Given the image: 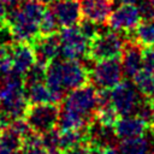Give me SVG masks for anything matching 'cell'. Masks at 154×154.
Returning <instances> with one entry per match:
<instances>
[{
    "label": "cell",
    "mask_w": 154,
    "mask_h": 154,
    "mask_svg": "<svg viewBox=\"0 0 154 154\" xmlns=\"http://www.w3.org/2000/svg\"><path fill=\"white\" fill-rule=\"evenodd\" d=\"M59 22L54 14V12L52 11V8L49 10H45L41 23H40V35H49V34H57L58 29H59Z\"/></svg>",
    "instance_id": "cell-25"
},
{
    "label": "cell",
    "mask_w": 154,
    "mask_h": 154,
    "mask_svg": "<svg viewBox=\"0 0 154 154\" xmlns=\"http://www.w3.org/2000/svg\"><path fill=\"white\" fill-rule=\"evenodd\" d=\"M89 154H102V148H100V147H95V146H90Z\"/></svg>",
    "instance_id": "cell-37"
},
{
    "label": "cell",
    "mask_w": 154,
    "mask_h": 154,
    "mask_svg": "<svg viewBox=\"0 0 154 154\" xmlns=\"http://www.w3.org/2000/svg\"><path fill=\"white\" fill-rule=\"evenodd\" d=\"M142 60H143V69L154 72V46L153 47H143Z\"/></svg>",
    "instance_id": "cell-29"
},
{
    "label": "cell",
    "mask_w": 154,
    "mask_h": 154,
    "mask_svg": "<svg viewBox=\"0 0 154 154\" xmlns=\"http://www.w3.org/2000/svg\"><path fill=\"white\" fill-rule=\"evenodd\" d=\"M60 107L75 112L91 122L95 118V113L97 111L96 88L91 83H89L87 85L71 90L63 100Z\"/></svg>",
    "instance_id": "cell-4"
},
{
    "label": "cell",
    "mask_w": 154,
    "mask_h": 154,
    "mask_svg": "<svg viewBox=\"0 0 154 154\" xmlns=\"http://www.w3.org/2000/svg\"><path fill=\"white\" fill-rule=\"evenodd\" d=\"M113 128L119 140L144 136L152 130L150 125L136 114L120 116Z\"/></svg>",
    "instance_id": "cell-12"
},
{
    "label": "cell",
    "mask_w": 154,
    "mask_h": 154,
    "mask_svg": "<svg viewBox=\"0 0 154 154\" xmlns=\"http://www.w3.org/2000/svg\"><path fill=\"white\" fill-rule=\"evenodd\" d=\"M60 71L63 84L67 91L90 83V69L79 60L63 58L60 60Z\"/></svg>",
    "instance_id": "cell-9"
},
{
    "label": "cell",
    "mask_w": 154,
    "mask_h": 154,
    "mask_svg": "<svg viewBox=\"0 0 154 154\" xmlns=\"http://www.w3.org/2000/svg\"><path fill=\"white\" fill-rule=\"evenodd\" d=\"M11 59H12V71L22 77L36 61L32 46L30 43H20V42L12 45Z\"/></svg>",
    "instance_id": "cell-16"
},
{
    "label": "cell",
    "mask_w": 154,
    "mask_h": 154,
    "mask_svg": "<svg viewBox=\"0 0 154 154\" xmlns=\"http://www.w3.org/2000/svg\"><path fill=\"white\" fill-rule=\"evenodd\" d=\"M120 58L94 61L90 69V83L96 89H112L123 81Z\"/></svg>",
    "instance_id": "cell-7"
},
{
    "label": "cell",
    "mask_w": 154,
    "mask_h": 154,
    "mask_svg": "<svg viewBox=\"0 0 154 154\" xmlns=\"http://www.w3.org/2000/svg\"><path fill=\"white\" fill-rule=\"evenodd\" d=\"M148 154H154V152H152V153H148Z\"/></svg>",
    "instance_id": "cell-40"
},
{
    "label": "cell",
    "mask_w": 154,
    "mask_h": 154,
    "mask_svg": "<svg viewBox=\"0 0 154 154\" xmlns=\"http://www.w3.org/2000/svg\"><path fill=\"white\" fill-rule=\"evenodd\" d=\"M119 118H120V114L116 111V108L112 105L100 107L95 113V119H97L100 123L108 126H114V124Z\"/></svg>",
    "instance_id": "cell-26"
},
{
    "label": "cell",
    "mask_w": 154,
    "mask_h": 154,
    "mask_svg": "<svg viewBox=\"0 0 154 154\" xmlns=\"http://www.w3.org/2000/svg\"><path fill=\"white\" fill-rule=\"evenodd\" d=\"M59 149H65L76 144H79L82 142H88V135H87V128L85 129H78V130H65L59 131Z\"/></svg>",
    "instance_id": "cell-23"
},
{
    "label": "cell",
    "mask_w": 154,
    "mask_h": 154,
    "mask_svg": "<svg viewBox=\"0 0 154 154\" xmlns=\"http://www.w3.org/2000/svg\"><path fill=\"white\" fill-rule=\"evenodd\" d=\"M59 137H60V132L58 129L49 130L41 135L42 146L47 150H60L59 149Z\"/></svg>",
    "instance_id": "cell-27"
},
{
    "label": "cell",
    "mask_w": 154,
    "mask_h": 154,
    "mask_svg": "<svg viewBox=\"0 0 154 154\" xmlns=\"http://www.w3.org/2000/svg\"><path fill=\"white\" fill-rule=\"evenodd\" d=\"M0 103L5 117L10 122L24 116L29 102L22 76L12 72L0 81Z\"/></svg>",
    "instance_id": "cell-2"
},
{
    "label": "cell",
    "mask_w": 154,
    "mask_h": 154,
    "mask_svg": "<svg viewBox=\"0 0 154 154\" xmlns=\"http://www.w3.org/2000/svg\"><path fill=\"white\" fill-rule=\"evenodd\" d=\"M89 149H90L89 142H82L79 144L61 149L60 154H89Z\"/></svg>",
    "instance_id": "cell-31"
},
{
    "label": "cell",
    "mask_w": 154,
    "mask_h": 154,
    "mask_svg": "<svg viewBox=\"0 0 154 154\" xmlns=\"http://www.w3.org/2000/svg\"><path fill=\"white\" fill-rule=\"evenodd\" d=\"M118 147L123 154H148L152 148V141L147 136L120 140Z\"/></svg>",
    "instance_id": "cell-19"
},
{
    "label": "cell",
    "mask_w": 154,
    "mask_h": 154,
    "mask_svg": "<svg viewBox=\"0 0 154 154\" xmlns=\"http://www.w3.org/2000/svg\"><path fill=\"white\" fill-rule=\"evenodd\" d=\"M89 123L90 122L88 119L83 118L82 116L60 107V114H59V120H58L57 129L59 131L85 129Z\"/></svg>",
    "instance_id": "cell-18"
},
{
    "label": "cell",
    "mask_w": 154,
    "mask_h": 154,
    "mask_svg": "<svg viewBox=\"0 0 154 154\" xmlns=\"http://www.w3.org/2000/svg\"><path fill=\"white\" fill-rule=\"evenodd\" d=\"M6 14H7L6 10H0V30L6 28Z\"/></svg>",
    "instance_id": "cell-34"
},
{
    "label": "cell",
    "mask_w": 154,
    "mask_h": 154,
    "mask_svg": "<svg viewBox=\"0 0 154 154\" xmlns=\"http://www.w3.org/2000/svg\"><path fill=\"white\" fill-rule=\"evenodd\" d=\"M134 42L142 47L154 46V19H144L132 31Z\"/></svg>",
    "instance_id": "cell-20"
},
{
    "label": "cell",
    "mask_w": 154,
    "mask_h": 154,
    "mask_svg": "<svg viewBox=\"0 0 154 154\" xmlns=\"http://www.w3.org/2000/svg\"><path fill=\"white\" fill-rule=\"evenodd\" d=\"M52 11L60 28L77 25L82 18L81 6L77 0H54L52 1Z\"/></svg>",
    "instance_id": "cell-14"
},
{
    "label": "cell",
    "mask_w": 154,
    "mask_h": 154,
    "mask_svg": "<svg viewBox=\"0 0 154 154\" xmlns=\"http://www.w3.org/2000/svg\"><path fill=\"white\" fill-rule=\"evenodd\" d=\"M88 142L90 146L106 148V147H116L118 143V137L116 135L114 128L105 125L100 123L97 119H93L87 126Z\"/></svg>",
    "instance_id": "cell-13"
},
{
    "label": "cell",
    "mask_w": 154,
    "mask_h": 154,
    "mask_svg": "<svg viewBox=\"0 0 154 154\" xmlns=\"http://www.w3.org/2000/svg\"><path fill=\"white\" fill-rule=\"evenodd\" d=\"M31 46L35 52L36 61L45 65H48L60 54V38L58 34L38 35Z\"/></svg>",
    "instance_id": "cell-11"
},
{
    "label": "cell",
    "mask_w": 154,
    "mask_h": 154,
    "mask_svg": "<svg viewBox=\"0 0 154 154\" xmlns=\"http://www.w3.org/2000/svg\"><path fill=\"white\" fill-rule=\"evenodd\" d=\"M120 4H130V5H137L140 0H119Z\"/></svg>",
    "instance_id": "cell-38"
},
{
    "label": "cell",
    "mask_w": 154,
    "mask_h": 154,
    "mask_svg": "<svg viewBox=\"0 0 154 154\" xmlns=\"http://www.w3.org/2000/svg\"><path fill=\"white\" fill-rule=\"evenodd\" d=\"M125 47V41L122 35L114 30L97 32L89 42L88 59L100 61L106 59L120 58Z\"/></svg>",
    "instance_id": "cell-3"
},
{
    "label": "cell",
    "mask_w": 154,
    "mask_h": 154,
    "mask_svg": "<svg viewBox=\"0 0 154 154\" xmlns=\"http://www.w3.org/2000/svg\"><path fill=\"white\" fill-rule=\"evenodd\" d=\"M102 154H123L120 149H117L116 147H106L102 148Z\"/></svg>",
    "instance_id": "cell-33"
},
{
    "label": "cell",
    "mask_w": 154,
    "mask_h": 154,
    "mask_svg": "<svg viewBox=\"0 0 154 154\" xmlns=\"http://www.w3.org/2000/svg\"><path fill=\"white\" fill-rule=\"evenodd\" d=\"M137 7L142 19H154V0H140Z\"/></svg>",
    "instance_id": "cell-28"
},
{
    "label": "cell",
    "mask_w": 154,
    "mask_h": 154,
    "mask_svg": "<svg viewBox=\"0 0 154 154\" xmlns=\"http://www.w3.org/2000/svg\"><path fill=\"white\" fill-rule=\"evenodd\" d=\"M97 25H99V24H96V23H94V22H90V20L85 19V20L82 22L78 26L81 28L82 32H83L89 40H91V38L99 32V28H97Z\"/></svg>",
    "instance_id": "cell-30"
},
{
    "label": "cell",
    "mask_w": 154,
    "mask_h": 154,
    "mask_svg": "<svg viewBox=\"0 0 154 154\" xmlns=\"http://www.w3.org/2000/svg\"><path fill=\"white\" fill-rule=\"evenodd\" d=\"M122 67L124 76L132 78L143 69V60H142V49L140 45L136 42L125 43L123 54H122Z\"/></svg>",
    "instance_id": "cell-17"
},
{
    "label": "cell",
    "mask_w": 154,
    "mask_h": 154,
    "mask_svg": "<svg viewBox=\"0 0 154 154\" xmlns=\"http://www.w3.org/2000/svg\"><path fill=\"white\" fill-rule=\"evenodd\" d=\"M35 0L23 1L6 14V28L16 42L32 43L40 35V23L45 8Z\"/></svg>",
    "instance_id": "cell-1"
},
{
    "label": "cell",
    "mask_w": 154,
    "mask_h": 154,
    "mask_svg": "<svg viewBox=\"0 0 154 154\" xmlns=\"http://www.w3.org/2000/svg\"><path fill=\"white\" fill-rule=\"evenodd\" d=\"M25 94L28 102L30 105L35 103H46V102H53L51 93L46 85L45 82L36 83L29 87H25Z\"/></svg>",
    "instance_id": "cell-22"
},
{
    "label": "cell",
    "mask_w": 154,
    "mask_h": 154,
    "mask_svg": "<svg viewBox=\"0 0 154 154\" xmlns=\"http://www.w3.org/2000/svg\"><path fill=\"white\" fill-rule=\"evenodd\" d=\"M141 94L135 87L134 82L129 79H123L119 84L111 89V100L112 106L120 116L135 114L140 102Z\"/></svg>",
    "instance_id": "cell-8"
},
{
    "label": "cell",
    "mask_w": 154,
    "mask_h": 154,
    "mask_svg": "<svg viewBox=\"0 0 154 154\" xmlns=\"http://www.w3.org/2000/svg\"><path fill=\"white\" fill-rule=\"evenodd\" d=\"M46 70H47V65L38 63V61H35V64L23 75L24 87H29V85H32L36 83L45 82Z\"/></svg>",
    "instance_id": "cell-24"
},
{
    "label": "cell",
    "mask_w": 154,
    "mask_h": 154,
    "mask_svg": "<svg viewBox=\"0 0 154 154\" xmlns=\"http://www.w3.org/2000/svg\"><path fill=\"white\" fill-rule=\"evenodd\" d=\"M23 1H25V0H2V2L5 4V6L8 7V8H13V7L20 5Z\"/></svg>",
    "instance_id": "cell-32"
},
{
    "label": "cell",
    "mask_w": 154,
    "mask_h": 154,
    "mask_svg": "<svg viewBox=\"0 0 154 154\" xmlns=\"http://www.w3.org/2000/svg\"><path fill=\"white\" fill-rule=\"evenodd\" d=\"M82 17L96 24H103L108 20L113 7L111 0H81Z\"/></svg>",
    "instance_id": "cell-15"
},
{
    "label": "cell",
    "mask_w": 154,
    "mask_h": 154,
    "mask_svg": "<svg viewBox=\"0 0 154 154\" xmlns=\"http://www.w3.org/2000/svg\"><path fill=\"white\" fill-rule=\"evenodd\" d=\"M11 122L5 117L4 112H2V107H1V103H0V128L5 126V125H8Z\"/></svg>",
    "instance_id": "cell-35"
},
{
    "label": "cell",
    "mask_w": 154,
    "mask_h": 154,
    "mask_svg": "<svg viewBox=\"0 0 154 154\" xmlns=\"http://www.w3.org/2000/svg\"><path fill=\"white\" fill-rule=\"evenodd\" d=\"M132 82L142 97L152 99L154 96V72L142 69L132 77Z\"/></svg>",
    "instance_id": "cell-21"
},
{
    "label": "cell",
    "mask_w": 154,
    "mask_h": 154,
    "mask_svg": "<svg viewBox=\"0 0 154 154\" xmlns=\"http://www.w3.org/2000/svg\"><path fill=\"white\" fill-rule=\"evenodd\" d=\"M142 17L137 5L120 4L114 8L107 20L109 28L117 32H132L140 24Z\"/></svg>",
    "instance_id": "cell-10"
},
{
    "label": "cell",
    "mask_w": 154,
    "mask_h": 154,
    "mask_svg": "<svg viewBox=\"0 0 154 154\" xmlns=\"http://www.w3.org/2000/svg\"><path fill=\"white\" fill-rule=\"evenodd\" d=\"M60 114V103L57 102H46V103H35L28 105L24 119L28 122L32 131L42 135L49 130L55 129L58 125Z\"/></svg>",
    "instance_id": "cell-5"
},
{
    "label": "cell",
    "mask_w": 154,
    "mask_h": 154,
    "mask_svg": "<svg viewBox=\"0 0 154 154\" xmlns=\"http://www.w3.org/2000/svg\"><path fill=\"white\" fill-rule=\"evenodd\" d=\"M150 101V107H152V123H150V129L154 131V96L149 99Z\"/></svg>",
    "instance_id": "cell-36"
},
{
    "label": "cell",
    "mask_w": 154,
    "mask_h": 154,
    "mask_svg": "<svg viewBox=\"0 0 154 154\" xmlns=\"http://www.w3.org/2000/svg\"><path fill=\"white\" fill-rule=\"evenodd\" d=\"M35 1H37V2H40V4H48V2H52V1H54V0H35Z\"/></svg>",
    "instance_id": "cell-39"
},
{
    "label": "cell",
    "mask_w": 154,
    "mask_h": 154,
    "mask_svg": "<svg viewBox=\"0 0 154 154\" xmlns=\"http://www.w3.org/2000/svg\"><path fill=\"white\" fill-rule=\"evenodd\" d=\"M60 54L64 59L82 60L88 58L90 40L82 32L78 25L63 28L60 34Z\"/></svg>",
    "instance_id": "cell-6"
}]
</instances>
